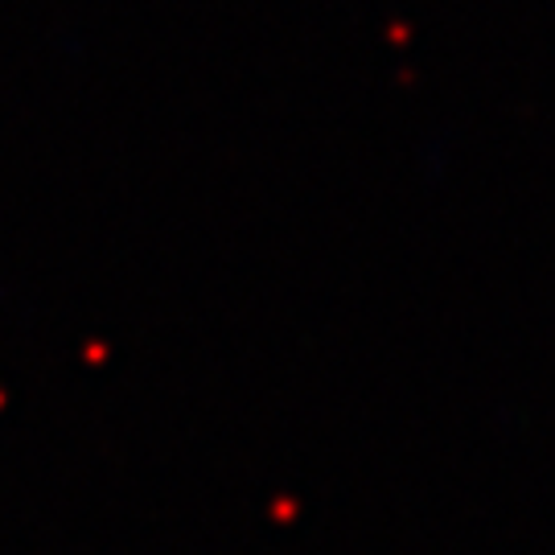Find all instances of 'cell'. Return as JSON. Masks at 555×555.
Here are the masks:
<instances>
[]
</instances>
